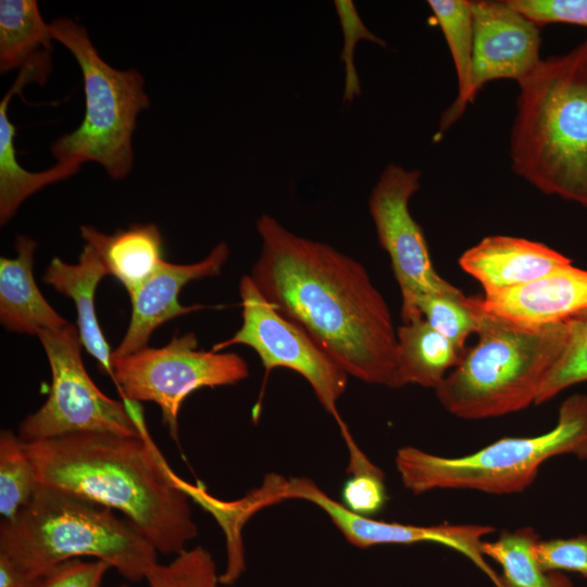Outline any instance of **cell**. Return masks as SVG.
I'll list each match as a JSON object with an SVG mask.
<instances>
[{
	"instance_id": "21",
	"label": "cell",
	"mask_w": 587,
	"mask_h": 587,
	"mask_svg": "<svg viewBox=\"0 0 587 587\" xmlns=\"http://www.w3.org/2000/svg\"><path fill=\"white\" fill-rule=\"evenodd\" d=\"M465 350L435 330L423 316L397 329V362L401 387L436 388L460 362Z\"/></svg>"
},
{
	"instance_id": "2",
	"label": "cell",
	"mask_w": 587,
	"mask_h": 587,
	"mask_svg": "<svg viewBox=\"0 0 587 587\" xmlns=\"http://www.w3.org/2000/svg\"><path fill=\"white\" fill-rule=\"evenodd\" d=\"M40 484L117 510L163 554L198 536L189 494L145 430L132 437L77 433L24 442Z\"/></svg>"
},
{
	"instance_id": "22",
	"label": "cell",
	"mask_w": 587,
	"mask_h": 587,
	"mask_svg": "<svg viewBox=\"0 0 587 587\" xmlns=\"http://www.w3.org/2000/svg\"><path fill=\"white\" fill-rule=\"evenodd\" d=\"M428 5L448 45L458 78V95L441 116L440 133L453 125L473 101L471 75L473 64L474 27L472 1L429 0Z\"/></svg>"
},
{
	"instance_id": "19",
	"label": "cell",
	"mask_w": 587,
	"mask_h": 587,
	"mask_svg": "<svg viewBox=\"0 0 587 587\" xmlns=\"http://www.w3.org/2000/svg\"><path fill=\"white\" fill-rule=\"evenodd\" d=\"M105 275L108 271L104 263L97 251L86 243L76 264L53 258L43 275V282L74 301L83 347L97 360L100 370L114 379L112 352L95 311L96 288Z\"/></svg>"
},
{
	"instance_id": "17",
	"label": "cell",
	"mask_w": 587,
	"mask_h": 587,
	"mask_svg": "<svg viewBox=\"0 0 587 587\" xmlns=\"http://www.w3.org/2000/svg\"><path fill=\"white\" fill-rule=\"evenodd\" d=\"M50 58L40 55L20 68L11 88L0 101V223L4 225L20 205L32 195L48 185L66 179L79 171V166L55 163L40 172L25 170L18 162L14 138L16 127L9 117L12 98L29 83H45L49 74Z\"/></svg>"
},
{
	"instance_id": "30",
	"label": "cell",
	"mask_w": 587,
	"mask_h": 587,
	"mask_svg": "<svg viewBox=\"0 0 587 587\" xmlns=\"http://www.w3.org/2000/svg\"><path fill=\"white\" fill-rule=\"evenodd\" d=\"M335 8L344 35V47L340 54L346 74L344 101L351 102L361 93L360 82L354 66V47L357 42L367 40L383 47H386V43L364 25L351 0L335 1Z\"/></svg>"
},
{
	"instance_id": "18",
	"label": "cell",
	"mask_w": 587,
	"mask_h": 587,
	"mask_svg": "<svg viewBox=\"0 0 587 587\" xmlns=\"http://www.w3.org/2000/svg\"><path fill=\"white\" fill-rule=\"evenodd\" d=\"M37 243L20 235L15 240L17 255L0 259V321L16 333L38 336L70 325L45 299L34 278L33 262Z\"/></svg>"
},
{
	"instance_id": "13",
	"label": "cell",
	"mask_w": 587,
	"mask_h": 587,
	"mask_svg": "<svg viewBox=\"0 0 587 587\" xmlns=\"http://www.w3.org/2000/svg\"><path fill=\"white\" fill-rule=\"evenodd\" d=\"M474 47L471 96L501 78L520 83L542 60L540 26L509 0L472 1Z\"/></svg>"
},
{
	"instance_id": "10",
	"label": "cell",
	"mask_w": 587,
	"mask_h": 587,
	"mask_svg": "<svg viewBox=\"0 0 587 587\" xmlns=\"http://www.w3.org/2000/svg\"><path fill=\"white\" fill-rule=\"evenodd\" d=\"M239 296L242 324L230 338L215 344L212 351L246 345L257 352L267 373L279 366L297 372L311 385L325 411L335 417L341 433L347 430L337 402L347 389L349 375L303 328L266 301L249 275L240 279Z\"/></svg>"
},
{
	"instance_id": "29",
	"label": "cell",
	"mask_w": 587,
	"mask_h": 587,
	"mask_svg": "<svg viewBox=\"0 0 587 587\" xmlns=\"http://www.w3.org/2000/svg\"><path fill=\"white\" fill-rule=\"evenodd\" d=\"M146 580L150 587H217L220 575L211 553L197 546L176 554L167 564L157 563Z\"/></svg>"
},
{
	"instance_id": "26",
	"label": "cell",
	"mask_w": 587,
	"mask_h": 587,
	"mask_svg": "<svg viewBox=\"0 0 587 587\" xmlns=\"http://www.w3.org/2000/svg\"><path fill=\"white\" fill-rule=\"evenodd\" d=\"M414 311L462 350H465L467 338L477 332V312L471 297L460 289L450 294L422 296L415 301Z\"/></svg>"
},
{
	"instance_id": "5",
	"label": "cell",
	"mask_w": 587,
	"mask_h": 587,
	"mask_svg": "<svg viewBox=\"0 0 587 587\" xmlns=\"http://www.w3.org/2000/svg\"><path fill=\"white\" fill-rule=\"evenodd\" d=\"M477 312L476 344L435 388L438 401L463 420H484L536 404L565 340L566 321L525 327Z\"/></svg>"
},
{
	"instance_id": "3",
	"label": "cell",
	"mask_w": 587,
	"mask_h": 587,
	"mask_svg": "<svg viewBox=\"0 0 587 587\" xmlns=\"http://www.w3.org/2000/svg\"><path fill=\"white\" fill-rule=\"evenodd\" d=\"M512 170L541 192L587 209V37L519 83Z\"/></svg>"
},
{
	"instance_id": "7",
	"label": "cell",
	"mask_w": 587,
	"mask_h": 587,
	"mask_svg": "<svg viewBox=\"0 0 587 587\" xmlns=\"http://www.w3.org/2000/svg\"><path fill=\"white\" fill-rule=\"evenodd\" d=\"M53 40L76 60L84 82L85 112L82 123L59 137L51 153L60 163L101 165L112 179L132 171V138L138 114L149 107L143 76L136 70L121 71L98 53L85 26L68 17L50 23Z\"/></svg>"
},
{
	"instance_id": "15",
	"label": "cell",
	"mask_w": 587,
	"mask_h": 587,
	"mask_svg": "<svg viewBox=\"0 0 587 587\" xmlns=\"http://www.w3.org/2000/svg\"><path fill=\"white\" fill-rule=\"evenodd\" d=\"M487 314L525 327H541L587 309V270L569 264L524 285L475 297Z\"/></svg>"
},
{
	"instance_id": "9",
	"label": "cell",
	"mask_w": 587,
	"mask_h": 587,
	"mask_svg": "<svg viewBox=\"0 0 587 587\" xmlns=\"http://www.w3.org/2000/svg\"><path fill=\"white\" fill-rule=\"evenodd\" d=\"M197 348V336L187 333L174 336L164 347L147 346L112 362L113 380L123 399L157 403L175 441L180 407L191 392L203 387L234 385L249 376L248 365L240 355Z\"/></svg>"
},
{
	"instance_id": "23",
	"label": "cell",
	"mask_w": 587,
	"mask_h": 587,
	"mask_svg": "<svg viewBox=\"0 0 587 587\" xmlns=\"http://www.w3.org/2000/svg\"><path fill=\"white\" fill-rule=\"evenodd\" d=\"M541 538L532 527L502 530L497 539L484 541L482 552L502 569L501 587H574L561 571L544 569L536 555Z\"/></svg>"
},
{
	"instance_id": "16",
	"label": "cell",
	"mask_w": 587,
	"mask_h": 587,
	"mask_svg": "<svg viewBox=\"0 0 587 587\" xmlns=\"http://www.w3.org/2000/svg\"><path fill=\"white\" fill-rule=\"evenodd\" d=\"M571 263L541 242L505 235L483 238L459 259L461 268L482 285L485 295L524 285Z\"/></svg>"
},
{
	"instance_id": "8",
	"label": "cell",
	"mask_w": 587,
	"mask_h": 587,
	"mask_svg": "<svg viewBox=\"0 0 587 587\" xmlns=\"http://www.w3.org/2000/svg\"><path fill=\"white\" fill-rule=\"evenodd\" d=\"M37 337L49 361L52 384L46 402L21 422L17 435L22 441L90 432L142 436L146 428L138 407L129 413L124 401L105 396L89 377L77 327L70 324Z\"/></svg>"
},
{
	"instance_id": "32",
	"label": "cell",
	"mask_w": 587,
	"mask_h": 587,
	"mask_svg": "<svg viewBox=\"0 0 587 587\" xmlns=\"http://www.w3.org/2000/svg\"><path fill=\"white\" fill-rule=\"evenodd\" d=\"M538 26L570 24L587 28V0H509Z\"/></svg>"
},
{
	"instance_id": "25",
	"label": "cell",
	"mask_w": 587,
	"mask_h": 587,
	"mask_svg": "<svg viewBox=\"0 0 587 587\" xmlns=\"http://www.w3.org/2000/svg\"><path fill=\"white\" fill-rule=\"evenodd\" d=\"M39 480L24 441L4 429L0 434V514L13 519L33 497Z\"/></svg>"
},
{
	"instance_id": "33",
	"label": "cell",
	"mask_w": 587,
	"mask_h": 587,
	"mask_svg": "<svg viewBox=\"0 0 587 587\" xmlns=\"http://www.w3.org/2000/svg\"><path fill=\"white\" fill-rule=\"evenodd\" d=\"M110 569V564L100 560H70L49 574L45 587H102L104 575Z\"/></svg>"
},
{
	"instance_id": "24",
	"label": "cell",
	"mask_w": 587,
	"mask_h": 587,
	"mask_svg": "<svg viewBox=\"0 0 587 587\" xmlns=\"http://www.w3.org/2000/svg\"><path fill=\"white\" fill-rule=\"evenodd\" d=\"M50 24L35 0L0 1V72L21 68L52 49Z\"/></svg>"
},
{
	"instance_id": "31",
	"label": "cell",
	"mask_w": 587,
	"mask_h": 587,
	"mask_svg": "<svg viewBox=\"0 0 587 587\" xmlns=\"http://www.w3.org/2000/svg\"><path fill=\"white\" fill-rule=\"evenodd\" d=\"M539 564L551 571H569L587 579V534L567 538L540 539L536 547Z\"/></svg>"
},
{
	"instance_id": "6",
	"label": "cell",
	"mask_w": 587,
	"mask_h": 587,
	"mask_svg": "<svg viewBox=\"0 0 587 587\" xmlns=\"http://www.w3.org/2000/svg\"><path fill=\"white\" fill-rule=\"evenodd\" d=\"M587 460V395L574 394L559 408L555 425L530 437H502L462 457H442L415 447L395 458L403 486L414 495L437 489H466L512 495L528 488L551 458Z\"/></svg>"
},
{
	"instance_id": "27",
	"label": "cell",
	"mask_w": 587,
	"mask_h": 587,
	"mask_svg": "<svg viewBox=\"0 0 587 587\" xmlns=\"http://www.w3.org/2000/svg\"><path fill=\"white\" fill-rule=\"evenodd\" d=\"M350 454L347 472L351 476L341 489L342 504L359 515L372 516L387 500L384 474L358 448L350 434L344 436Z\"/></svg>"
},
{
	"instance_id": "12",
	"label": "cell",
	"mask_w": 587,
	"mask_h": 587,
	"mask_svg": "<svg viewBox=\"0 0 587 587\" xmlns=\"http://www.w3.org/2000/svg\"><path fill=\"white\" fill-rule=\"evenodd\" d=\"M272 503L288 499H301L321 508L344 537L358 548L378 545H411L435 542L453 549L469 558L498 585L499 576L487 565L482 552L483 538L495 528L482 524L412 525L385 522L363 516L347 509L321 489L312 479L292 477L285 479L274 475L268 484Z\"/></svg>"
},
{
	"instance_id": "11",
	"label": "cell",
	"mask_w": 587,
	"mask_h": 587,
	"mask_svg": "<svg viewBox=\"0 0 587 587\" xmlns=\"http://www.w3.org/2000/svg\"><path fill=\"white\" fill-rule=\"evenodd\" d=\"M422 173L389 163L369 197V210L380 247L388 253L402 296L403 323L419 317L415 301L426 295L459 290L436 272L426 238L409 210L420 189Z\"/></svg>"
},
{
	"instance_id": "14",
	"label": "cell",
	"mask_w": 587,
	"mask_h": 587,
	"mask_svg": "<svg viewBox=\"0 0 587 587\" xmlns=\"http://www.w3.org/2000/svg\"><path fill=\"white\" fill-rule=\"evenodd\" d=\"M228 255L229 248L222 241L196 263L174 264L163 260L130 298V322L123 340L112 352V362L147 347L152 333L165 322L203 309L200 304L182 305L180 290L191 280L218 275Z\"/></svg>"
},
{
	"instance_id": "36",
	"label": "cell",
	"mask_w": 587,
	"mask_h": 587,
	"mask_svg": "<svg viewBox=\"0 0 587 587\" xmlns=\"http://www.w3.org/2000/svg\"><path fill=\"white\" fill-rule=\"evenodd\" d=\"M117 587H129V586H128V585H125V584H123V585H120V586H117Z\"/></svg>"
},
{
	"instance_id": "4",
	"label": "cell",
	"mask_w": 587,
	"mask_h": 587,
	"mask_svg": "<svg viewBox=\"0 0 587 587\" xmlns=\"http://www.w3.org/2000/svg\"><path fill=\"white\" fill-rule=\"evenodd\" d=\"M0 553L37 576L93 557L132 583L146 579L158 563L154 547L113 510L40 483L13 519L1 521Z\"/></svg>"
},
{
	"instance_id": "1",
	"label": "cell",
	"mask_w": 587,
	"mask_h": 587,
	"mask_svg": "<svg viewBox=\"0 0 587 587\" xmlns=\"http://www.w3.org/2000/svg\"><path fill=\"white\" fill-rule=\"evenodd\" d=\"M255 226L262 249L249 276L265 300L348 375L400 388L397 329L365 267L327 243L289 232L268 214Z\"/></svg>"
},
{
	"instance_id": "34",
	"label": "cell",
	"mask_w": 587,
	"mask_h": 587,
	"mask_svg": "<svg viewBox=\"0 0 587 587\" xmlns=\"http://www.w3.org/2000/svg\"><path fill=\"white\" fill-rule=\"evenodd\" d=\"M48 575H32L0 553V587H45Z\"/></svg>"
},
{
	"instance_id": "20",
	"label": "cell",
	"mask_w": 587,
	"mask_h": 587,
	"mask_svg": "<svg viewBox=\"0 0 587 587\" xmlns=\"http://www.w3.org/2000/svg\"><path fill=\"white\" fill-rule=\"evenodd\" d=\"M80 235L132 298L163 261V238L154 224H133L107 235L92 226L80 227Z\"/></svg>"
},
{
	"instance_id": "28",
	"label": "cell",
	"mask_w": 587,
	"mask_h": 587,
	"mask_svg": "<svg viewBox=\"0 0 587 587\" xmlns=\"http://www.w3.org/2000/svg\"><path fill=\"white\" fill-rule=\"evenodd\" d=\"M563 347L538 395L545 403L564 389L587 382V320L571 317Z\"/></svg>"
},
{
	"instance_id": "35",
	"label": "cell",
	"mask_w": 587,
	"mask_h": 587,
	"mask_svg": "<svg viewBox=\"0 0 587 587\" xmlns=\"http://www.w3.org/2000/svg\"><path fill=\"white\" fill-rule=\"evenodd\" d=\"M574 317L587 320V309L580 311V312L577 313Z\"/></svg>"
}]
</instances>
